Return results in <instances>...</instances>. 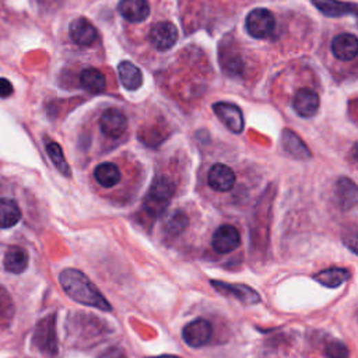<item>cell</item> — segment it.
Listing matches in <instances>:
<instances>
[{"label":"cell","instance_id":"cell-1","mask_svg":"<svg viewBox=\"0 0 358 358\" xmlns=\"http://www.w3.org/2000/svg\"><path fill=\"white\" fill-rule=\"evenodd\" d=\"M59 283L67 297H70L73 301L85 306L97 308L104 312L112 310V305L104 297V294L77 268H65L59 275Z\"/></svg>","mask_w":358,"mask_h":358},{"label":"cell","instance_id":"cell-2","mask_svg":"<svg viewBox=\"0 0 358 358\" xmlns=\"http://www.w3.org/2000/svg\"><path fill=\"white\" fill-rule=\"evenodd\" d=\"M275 200V187L271 184L262 193L251 222V253H266L268 246V233L272 224V204Z\"/></svg>","mask_w":358,"mask_h":358},{"label":"cell","instance_id":"cell-3","mask_svg":"<svg viewBox=\"0 0 358 358\" xmlns=\"http://www.w3.org/2000/svg\"><path fill=\"white\" fill-rule=\"evenodd\" d=\"M175 193V184L167 176H157L146 198H145V210L146 213L153 217L158 218L167 210L171 203V199Z\"/></svg>","mask_w":358,"mask_h":358},{"label":"cell","instance_id":"cell-4","mask_svg":"<svg viewBox=\"0 0 358 358\" xmlns=\"http://www.w3.org/2000/svg\"><path fill=\"white\" fill-rule=\"evenodd\" d=\"M32 341L43 358H55L58 355L56 313H50L36 324Z\"/></svg>","mask_w":358,"mask_h":358},{"label":"cell","instance_id":"cell-5","mask_svg":"<svg viewBox=\"0 0 358 358\" xmlns=\"http://www.w3.org/2000/svg\"><path fill=\"white\" fill-rule=\"evenodd\" d=\"M246 31L256 39H264L272 36L276 28L275 16L267 9H253L245 21Z\"/></svg>","mask_w":358,"mask_h":358},{"label":"cell","instance_id":"cell-6","mask_svg":"<svg viewBox=\"0 0 358 358\" xmlns=\"http://www.w3.org/2000/svg\"><path fill=\"white\" fill-rule=\"evenodd\" d=\"M211 287L224 297H233L242 305H256L260 302V295L252 287L245 284H231L221 280H210Z\"/></svg>","mask_w":358,"mask_h":358},{"label":"cell","instance_id":"cell-7","mask_svg":"<svg viewBox=\"0 0 358 358\" xmlns=\"http://www.w3.org/2000/svg\"><path fill=\"white\" fill-rule=\"evenodd\" d=\"M149 38L151 45L157 51L165 52L175 47L179 34H178V28L172 23L160 21L151 27Z\"/></svg>","mask_w":358,"mask_h":358},{"label":"cell","instance_id":"cell-8","mask_svg":"<svg viewBox=\"0 0 358 358\" xmlns=\"http://www.w3.org/2000/svg\"><path fill=\"white\" fill-rule=\"evenodd\" d=\"M213 111L215 116L227 126L229 130H231L235 134H241L244 131L245 120H244L242 111L238 105L220 101L213 105Z\"/></svg>","mask_w":358,"mask_h":358},{"label":"cell","instance_id":"cell-9","mask_svg":"<svg viewBox=\"0 0 358 358\" xmlns=\"http://www.w3.org/2000/svg\"><path fill=\"white\" fill-rule=\"evenodd\" d=\"M213 335V326L206 319H195L185 325L182 330L184 341L192 348H200L209 343Z\"/></svg>","mask_w":358,"mask_h":358},{"label":"cell","instance_id":"cell-10","mask_svg":"<svg viewBox=\"0 0 358 358\" xmlns=\"http://www.w3.org/2000/svg\"><path fill=\"white\" fill-rule=\"evenodd\" d=\"M241 244V235L238 230L230 224H224V226L218 227L211 238L213 249L217 253H230L234 252Z\"/></svg>","mask_w":358,"mask_h":358},{"label":"cell","instance_id":"cell-11","mask_svg":"<svg viewBox=\"0 0 358 358\" xmlns=\"http://www.w3.org/2000/svg\"><path fill=\"white\" fill-rule=\"evenodd\" d=\"M207 182L213 191L224 193V192H230L234 188L237 182V176L229 165L214 164L209 171Z\"/></svg>","mask_w":358,"mask_h":358},{"label":"cell","instance_id":"cell-12","mask_svg":"<svg viewBox=\"0 0 358 358\" xmlns=\"http://www.w3.org/2000/svg\"><path fill=\"white\" fill-rule=\"evenodd\" d=\"M100 129L107 138L118 139L127 129V118L119 109H107L100 119Z\"/></svg>","mask_w":358,"mask_h":358},{"label":"cell","instance_id":"cell-13","mask_svg":"<svg viewBox=\"0 0 358 358\" xmlns=\"http://www.w3.org/2000/svg\"><path fill=\"white\" fill-rule=\"evenodd\" d=\"M69 34L73 42L80 45V47H92L98 38L94 24L84 17H78L70 23Z\"/></svg>","mask_w":358,"mask_h":358},{"label":"cell","instance_id":"cell-14","mask_svg":"<svg viewBox=\"0 0 358 358\" xmlns=\"http://www.w3.org/2000/svg\"><path fill=\"white\" fill-rule=\"evenodd\" d=\"M321 107L319 96L309 88H301L295 93L293 100V108L301 118L315 116Z\"/></svg>","mask_w":358,"mask_h":358},{"label":"cell","instance_id":"cell-15","mask_svg":"<svg viewBox=\"0 0 358 358\" xmlns=\"http://www.w3.org/2000/svg\"><path fill=\"white\" fill-rule=\"evenodd\" d=\"M336 200L343 211H350L358 204V185L347 176H340L335 189Z\"/></svg>","mask_w":358,"mask_h":358},{"label":"cell","instance_id":"cell-16","mask_svg":"<svg viewBox=\"0 0 358 358\" xmlns=\"http://www.w3.org/2000/svg\"><path fill=\"white\" fill-rule=\"evenodd\" d=\"M330 50L336 59L341 62L352 61L358 55V38L348 32L339 34L333 38Z\"/></svg>","mask_w":358,"mask_h":358},{"label":"cell","instance_id":"cell-17","mask_svg":"<svg viewBox=\"0 0 358 358\" xmlns=\"http://www.w3.org/2000/svg\"><path fill=\"white\" fill-rule=\"evenodd\" d=\"M312 3L326 17L336 19L344 16H358V6L343 2V0H312Z\"/></svg>","mask_w":358,"mask_h":358},{"label":"cell","instance_id":"cell-18","mask_svg":"<svg viewBox=\"0 0 358 358\" xmlns=\"http://www.w3.org/2000/svg\"><path fill=\"white\" fill-rule=\"evenodd\" d=\"M118 12L130 23H142L150 16V6L147 0H120Z\"/></svg>","mask_w":358,"mask_h":358},{"label":"cell","instance_id":"cell-19","mask_svg":"<svg viewBox=\"0 0 358 358\" xmlns=\"http://www.w3.org/2000/svg\"><path fill=\"white\" fill-rule=\"evenodd\" d=\"M282 145L284 151L294 160H309L312 157L310 150L302 142L295 131L291 129H284L282 131Z\"/></svg>","mask_w":358,"mask_h":358},{"label":"cell","instance_id":"cell-20","mask_svg":"<svg viewBox=\"0 0 358 358\" xmlns=\"http://www.w3.org/2000/svg\"><path fill=\"white\" fill-rule=\"evenodd\" d=\"M118 74L120 84L129 90V92H136L143 85V73L142 70L129 61L120 62L118 66Z\"/></svg>","mask_w":358,"mask_h":358},{"label":"cell","instance_id":"cell-21","mask_svg":"<svg viewBox=\"0 0 358 358\" xmlns=\"http://www.w3.org/2000/svg\"><path fill=\"white\" fill-rule=\"evenodd\" d=\"M28 252L21 246H12L5 255V268L12 275H21L28 266Z\"/></svg>","mask_w":358,"mask_h":358},{"label":"cell","instance_id":"cell-22","mask_svg":"<svg viewBox=\"0 0 358 358\" xmlns=\"http://www.w3.org/2000/svg\"><path fill=\"white\" fill-rule=\"evenodd\" d=\"M350 279V272L343 267H330L313 276V280L318 282L326 288H339Z\"/></svg>","mask_w":358,"mask_h":358},{"label":"cell","instance_id":"cell-23","mask_svg":"<svg viewBox=\"0 0 358 358\" xmlns=\"http://www.w3.org/2000/svg\"><path fill=\"white\" fill-rule=\"evenodd\" d=\"M80 84L87 93L100 94L107 87V80L100 70L94 67H88L80 73Z\"/></svg>","mask_w":358,"mask_h":358},{"label":"cell","instance_id":"cell-24","mask_svg":"<svg viewBox=\"0 0 358 358\" xmlns=\"http://www.w3.org/2000/svg\"><path fill=\"white\" fill-rule=\"evenodd\" d=\"M220 65L229 76H240L244 70L241 55L226 45H222L220 50Z\"/></svg>","mask_w":358,"mask_h":358},{"label":"cell","instance_id":"cell-25","mask_svg":"<svg viewBox=\"0 0 358 358\" xmlns=\"http://www.w3.org/2000/svg\"><path fill=\"white\" fill-rule=\"evenodd\" d=\"M94 178L103 188H112L120 182L122 175L114 162H103L96 168Z\"/></svg>","mask_w":358,"mask_h":358},{"label":"cell","instance_id":"cell-26","mask_svg":"<svg viewBox=\"0 0 358 358\" xmlns=\"http://www.w3.org/2000/svg\"><path fill=\"white\" fill-rule=\"evenodd\" d=\"M21 220V210L12 199H0V227L10 229Z\"/></svg>","mask_w":358,"mask_h":358},{"label":"cell","instance_id":"cell-27","mask_svg":"<svg viewBox=\"0 0 358 358\" xmlns=\"http://www.w3.org/2000/svg\"><path fill=\"white\" fill-rule=\"evenodd\" d=\"M189 227V217L184 211H175L165 222L164 235L168 240H175Z\"/></svg>","mask_w":358,"mask_h":358},{"label":"cell","instance_id":"cell-28","mask_svg":"<svg viewBox=\"0 0 358 358\" xmlns=\"http://www.w3.org/2000/svg\"><path fill=\"white\" fill-rule=\"evenodd\" d=\"M47 153H48L51 161L54 162L55 168H56L63 176L70 178V176H72V169H70V167H69V164H67V161H66V158H65V154H63L62 147H61L58 143H55V142H50V143L47 145Z\"/></svg>","mask_w":358,"mask_h":358},{"label":"cell","instance_id":"cell-29","mask_svg":"<svg viewBox=\"0 0 358 358\" xmlns=\"http://www.w3.org/2000/svg\"><path fill=\"white\" fill-rule=\"evenodd\" d=\"M325 355L328 358H348L350 351L341 341H329L325 346Z\"/></svg>","mask_w":358,"mask_h":358},{"label":"cell","instance_id":"cell-30","mask_svg":"<svg viewBox=\"0 0 358 358\" xmlns=\"http://www.w3.org/2000/svg\"><path fill=\"white\" fill-rule=\"evenodd\" d=\"M343 242L344 245L358 256V230L350 231L343 237Z\"/></svg>","mask_w":358,"mask_h":358},{"label":"cell","instance_id":"cell-31","mask_svg":"<svg viewBox=\"0 0 358 358\" xmlns=\"http://www.w3.org/2000/svg\"><path fill=\"white\" fill-rule=\"evenodd\" d=\"M12 94H13L12 83L5 77H0V98H9Z\"/></svg>","mask_w":358,"mask_h":358},{"label":"cell","instance_id":"cell-32","mask_svg":"<svg viewBox=\"0 0 358 358\" xmlns=\"http://www.w3.org/2000/svg\"><path fill=\"white\" fill-rule=\"evenodd\" d=\"M351 157L354 158V161H357L358 162V142L352 146V149H351Z\"/></svg>","mask_w":358,"mask_h":358},{"label":"cell","instance_id":"cell-33","mask_svg":"<svg viewBox=\"0 0 358 358\" xmlns=\"http://www.w3.org/2000/svg\"><path fill=\"white\" fill-rule=\"evenodd\" d=\"M147 358H179L176 355H169V354H164V355H157V357H147Z\"/></svg>","mask_w":358,"mask_h":358},{"label":"cell","instance_id":"cell-34","mask_svg":"<svg viewBox=\"0 0 358 358\" xmlns=\"http://www.w3.org/2000/svg\"><path fill=\"white\" fill-rule=\"evenodd\" d=\"M2 312H3V305L0 302V317H2Z\"/></svg>","mask_w":358,"mask_h":358}]
</instances>
